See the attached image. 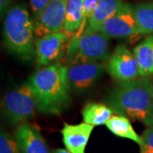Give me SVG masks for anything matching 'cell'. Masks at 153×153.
Returning <instances> with one entry per match:
<instances>
[{
    "label": "cell",
    "instance_id": "7402d4cb",
    "mask_svg": "<svg viewBox=\"0 0 153 153\" xmlns=\"http://www.w3.org/2000/svg\"><path fill=\"white\" fill-rule=\"evenodd\" d=\"M49 0H30V5L34 17L38 16L49 4Z\"/></svg>",
    "mask_w": 153,
    "mask_h": 153
},
{
    "label": "cell",
    "instance_id": "9a60e30c",
    "mask_svg": "<svg viewBox=\"0 0 153 153\" xmlns=\"http://www.w3.org/2000/svg\"><path fill=\"white\" fill-rule=\"evenodd\" d=\"M105 126L116 136L128 139L137 143L139 146H141V136H140L134 129L131 122L128 117L121 114H113L107 121Z\"/></svg>",
    "mask_w": 153,
    "mask_h": 153
},
{
    "label": "cell",
    "instance_id": "5bb4252c",
    "mask_svg": "<svg viewBox=\"0 0 153 153\" xmlns=\"http://www.w3.org/2000/svg\"><path fill=\"white\" fill-rule=\"evenodd\" d=\"M133 52L138 60L140 76H153V34L147 35Z\"/></svg>",
    "mask_w": 153,
    "mask_h": 153
},
{
    "label": "cell",
    "instance_id": "d4e9b609",
    "mask_svg": "<svg viewBox=\"0 0 153 153\" xmlns=\"http://www.w3.org/2000/svg\"><path fill=\"white\" fill-rule=\"evenodd\" d=\"M152 95H153V77L152 78Z\"/></svg>",
    "mask_w": 153,
    "mask_h": 153
},
{
    "label": "cell",
    "instance_id": "4fadbf2b",
    "mask_svg": "<svg viewBox=\"0 0 153 153\" xmlns=\"http://www.w3.org/2000/svg\"><path fill=\"white\" fill-rule=\"evenodd\" d=\"M125 3L122 0H100L85 31L99 32L105 22L115 16Z\"/></svg>",
    "mask_w": 153,
    "mask_h": 153
},
{
    "label": "cell",
    "instance_id": "52a82bcc",
    "mask_svg": "<svg viewBox=\"0 0 153 153\" xmlns=\"http://www.w3.org/2000/svg\"><path fill=\"white\" fill-rule=\"evenodd\" d=\"M106 71L114 80L123 82L139 78L140 67L135 55L124 45H118L110 55Z\"/></svg>",
    "mask_w": 153,
    "mask_h": 153
},
{
    "label": "cell",
    "instance_id": "8fae6325",
    "mask_svg": "<svg viewBox=\"0 0 153 153\" xmlns=\"http://www.w3.org/2000/svg\"><path fill=\"white\" fill-rule=\"evenodd\" d=\"M16 139L21 153H50L39 128L27 121L17 127Z\"/></svg>",
    "mask_w": 153,
    "mask_h": 153
},
{
    "label": "cell",
    "instance_id": "2e32d148",
    "mask_svg": "<svg viewBox=\"0 0 153 153\" xmlns=\"http://www.w3.org/2000/svg\"><path fill=\"white\" fill-rule=\"evenodd\" d=\"M114 111L110 106L101 103L89 102L84 105L82 111V120L94 126L105 124Z\"/></svg>",
    "mask_w": 153,
    "mask_h": 153
},
{
    "label": "cell",
    "instance_id": "7c38bea8",
    "mask_svg": "<svg viewBox=\"0 0 153 153\" xmlns=\"http://www.w3.org/2000/svg\"><path fill=\"white\" fill-rule=\"evenodd\" d=\"M94 127L84 122L78 124L65 123L60 133L66 150L71 153H85V149Z\"/></svg>",
    "mask_w": 153,
    "mask_h": 153
},
{
    "label": "cell",
    "instance_id": "e0dca14e",
    "mask_svg": "<svg viewBox=\"0 0 153 153\" xmlns=\"http://www.w3.org/2000/svg\"><path fill=\"white\" fill-rule=\"evenodd\" d=\"M133 10L140 36L153 34V2L139 4Z\"/></svg>",
    "mask_w": 153,
    "mask_h": 153
},
{
    "label": "cell",
    "instance_id": "ffe728a7",
    "mask_svg": "<svg viewBox=\"0 0 153 153\" xmlns=\"http://www.w3.org/2000/svg\"><path fill=\"white\" fill-rule=\"evenodd\" d=\"M100 0H83L82 5V22L80 28L74 35L79 36L81 35L87 27L88 23L89 22L90 18L93 16L94 12L95 11Z\"/></svg>",
    "mask_w": 153,
    "mask_h": 153
},
{
    "label": "cell",
    "instance_id": "30bf717a",
    "mask_svg": "<svg viewBox=\"0 0 153 153\" xmlns=\"http://www.w3.org/2000/svg\"><path fill=\"white\" fill-rule=\"evenodd\" d=\"M105 68L100 62L70 64L67 66V78L71 88L82 91L91 87L102 75Z\"/></svg>",
    "mask_w": 153,
    "mask_h": 153
},
{
    "label": "cell",
    "instance_id": "ba28073f",
    "mask_svg": "<svg viewBox=\"0 0 153 153\" xmlns=\"http://www.w3.org/2000/svg\"><path fill=\"white\" fill-rule=\"evenodd\" d=\"M67 0H49L43 11L34 17L36 38L64 32Z\"/></svg>",
    "mask_w": 153,
    "mask_h": 153
},
{
    "label": "cell",
    "instance_id": "7a4b0ae2",
    "mask_svg": "<svg viewBox=\"0 0 153 153\" xmlns=\"http://www.w3.org/2000/svg\"><path fill=\"white\" fill-rule=\"evenodd\" d=\"M108 105L116 114L153 125L152 82L150 76L120 82L107 97Z\"/></svg>",
    "mask_w": 153,
    "mask_h": 153
},
{
    "label": "cell",
    "instance_id": "6da1fadb",
    "mask_svg": "<svg viewBox=\"0 0 153 153\" xmlns=\"http://www.w3.org/2000/svg\"><path fill=\"white\" fill-rule=\"evenodd\" d=\"M38 99V111L49 115H60L71 104V86L67 66L59 62L44 66L29 80Z\"/></svg>",
    "mask_w": 153,
    "mask_h": 153
},
{
    "label": "cell",
    "instance_id": "ac0fdd59",
    "mask_svg": "<svg viewBox=\"0 0 153 153\" xmlns=\"http://www.w3.org/2000/svg\"><path fill=\"white\" fill-rule=\"evenodd\" d=\"M82 5L83 0H67L64 32L71 38L82 25Z\"/></svg>",
    "mask_w": 153,
    "mask_h": 153
},
{
    "label": "cell",
    "instance_id": "603a6c76",
    "mask_svg": "<svg viewBox=\"0 0 153 153\" xmlns=\"http://www.w3.org/2000/svg\"><path fill=\"white\" fill-rule=\"evenodd\" d=\"M11 3L12 0H0V14L2 18L4 17V16H5L7 12L11 8Z\"/></svg>",
    "mask_w": 153,
    "mask_h": 153
},
{
    "label": "cell",
    "instance_id": "3957f363",
    "mask_svg": "<svg viewBox=\"0 0 153 153\" xmlns=\"http://www.w3.org/2000/svg\"><path fill=\"white\" fill-rule=\"evenodd\" d=\"M4 40L7 49L22 60L35 55V24L26 4L12 6L4 16Z\"/></svg>",
    "mask_w": 153,
    "mask_h": 153
},
{
    "label": "cell",
    "instance_id": "8992f818",
    "mask_svg": "<svg viewBox=\"0 0 153 153\" xmlns=\"http://www.w3.org/2000/svg\"><path fill=\"white\" fill-rule=\"evenodd\" d=\"M71 37L65 32L52 33L35 39V55L39 66L57 63L66 51Z\"/></svg>",
    "mask_w": 153,
    "mask_h": 153
},
{
    "label": "cell",
    "instance_id": "cb8c5ba5",
    "mask_svg": "<svg viewBox=\"0 0 153 153\" xmlns=\"http://www.w3.org/2000/svg\"><path fill=\"white\" fill-rule=\"evenodd\" d=\"M53 153H71L69 151H67V150H65V149H56L55 150Z\"/></svg>",
    "mask_w": 153,
    "mask_h": 153
},
{
    "label": "cell",
    "instance_id": "277c9868",
    "mask_svg": "<svg viewBox=\"0 0 153 153\" xmlns=\"http://www.w3.org/2000/svg\"><path fill=\"white\" fill-rule=\"evenodd\" d=\"M109 38L100 32H87L70 39L66 51L69 64L102 62L109 59Z\"/></svg>",
    "mask_w": 153,
    "mask_h": 153
},
{
    "label": "cell",
    "instance_id": "44dd1931",
    "mask_svg": "<svg viewBox=\"0 0 153 153\" xmlns=\"http://www.w3.org/2000/svg\"><path fill=\"white\" fill-rule=\"evenodd\" d=\"M141 139L142 144L140 146V153H153V125L148 127V128L143 132Z\"/></svg>",
    "mask_w": 153,
    "mask_h": 153
},
{
    "label": "cell",
    "instance_id": "9c48e42d",
    "mask_svg": "<svg viewBox=\"0 0 153 153\" xmlns=\"http://www.w3.org/2000/svg\"><path fill=\"white\" fill-rule=\"evenodd\" d=\"M134 6L124 4L120 10L103 24L100 31L109 38H132L140 36L134 15Z\"/></svg>",
    "mask_w": 153,
    "mask_h": 153
},
{
    "label": "cell",
    "instance_id": "d6986e66",
    "mask_svg": "<svg viewBox=\"0 0 153 153\" xmlns=\"http://www.w3.org/2000/svg\"><path fill=\"white\" fill-rule=\"evenodd\" d=\"M0 153H21L16 137L12 136L3 128L0 133Z\"/></svg>",
    "mask_w": 153,
    "mask_h": 153
},
{
    "label": "cell",
    "instance_id": "5b68a950",
    "mask_svg": "<svg viewBox=\"0 0 153 153\" xmlns=\"http://www.w3.org/2000/svg\"><path fill=\"white\" fill-rule=\"evenodd\" d=\"M38 105L36 94L29 81L8 92L1 100L2 113L12 124L22 123L33 117Z\"/></svg>",
    "mask_w": 153,
    "mask_h": 153
}]
</instances>
